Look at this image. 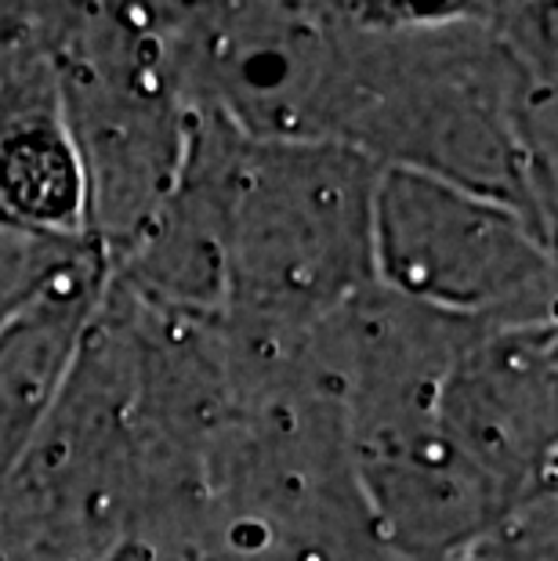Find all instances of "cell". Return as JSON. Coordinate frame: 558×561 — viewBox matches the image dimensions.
Instances as JSON below:
<instances>
[{"mask_svg": "<svg viewBox=\"0 0 558 561\" xmlns=\"http://www.w3.org/2000/svg\"><path fill=\"white\" fill-rule=\"evenodd\" d=\"M377 167L338 141H254L221 163V327L258 352L298 348L374 283Z\"/></svg>", "mask_w": 558, "mask_h": 561, "instance_id": "6da1fadb", "label": "cell"}, {"mask_svg": "<svg viewBox=\"0 0 558 561\" xmlns=\"http://www.w3.org/2000/svg\"><path fill=\"white\" fill-rule=\"evenodd\" d=\"M110 261L94 243L73 250L62 265L0 322V471L11 474L22 449L52 410L84 348L99 312Z\"/></svg>", "mask_w": 558, "mask_h": 561, "instance_id": "277c9868", "label": "cell"}, {"mask_svg": "<svg viewBox=\"0 0 558 561\" xmlns=\"http://www.w3.org/2000/svg\"><path fill=\"white\" fill-rule=\"evenodd\" d=\"M374 283L479 322L555 319L551 232L443 178L382 167L371 214Z\"/></svg>", "mask_w": 558, "mask_h": 561, "instance_id": "7a4b0ae2", "label": "cell"}, {"mask_svg": "<svg viewBox=\"0 0 558 561\" xmlns=\"http://www.w3.org/2000/svg\"><path fill=\"white\" fill-rule=\"evenodd\" d=\"M0 232L88 240V185L55 69L0 77Z\"/></svg>", "mask_w": 558, "mask_h": 561, "instance_id": "5b68a950", "label": "cell"}, {"mask_svg": "<svg viewBox=\"0 0 558 561\" xmlns=\"http://www.w3.org/2000/svg\"><path fill=\"white\" fill-rule=\"evenodd\" d=\"M4 482H8V474H4V471H0V489H4Z\"/></svg>", "mask_w": 558, "mask_h": 561, "instance_id": "52a82bcc", "label": "cell"}, {"mask_svg": "<svg viewBox=\"0 0 558 561\" xmlns=\"http://www.w3.org/2000/svg\"><path fill=\"white\" fill-rule=\"evenodd\" d=\"M558 333L544 322H471L432 410L512 504L555 496Z\"/></svg>", "mask_w": 558, "mask_h": 561, "instance_id": "3957f363", "label": "cell"}, {"mask_svg": "<svg viewBox=\"0 0 558 561\" xmlns=\"http://www.w3.org/2000/svg\"><path fill=\"white\" fill-rule=\"evenodd\" d=\"M84 243H47L30 236L0 232V322L47 279V272Z\"/></svg>", "mask_w": 558, "mask_h": 561, "instance_id": "8992f818", "label": "cell"}]
</instances>
